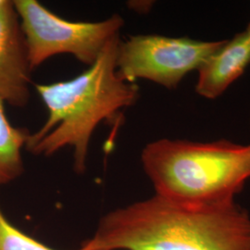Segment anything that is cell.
<instances>
[{"instance_id": "cell-1", "label": "cell", "mask_w": 250, "mask_h": 250, "mask_svg": "<svg viewBox=\"0 0 250 250\" xmlns=\"http://www.w3.org/2000/svg\"><path fill=\"white\" fill-rule=\"evenodd\" d=\"M85 250H250V212L235 201L192 206L154 195L99 220Z\"/></svg>"}, {"instance_id": "cell-2", "label": "cell", "mask_w": 250, "mask_h": 250, "mask_svg": "<svg viewBox=\"0 0 250 250\" xmlns=\"http://www.w3.org/2000/svg\"><path fill=\"white\" fill-rule=\"evenodd\" d=\"M120 42V36L113 39L96 62L71 80L36 84L47 119L30 134L27 151L48 157L70 146L74 151V170L77 173L85 170L90 139L98 125L115 119L139 98L136 83L126 82L117 72Z\"/></svg>"}, {"instance_id": "cell-3", "label": "cell", "mask_w": 250, "mask_h": 250, "mask_svg": "<svg viewBox=\"0 0 250 250\" xmlns=\"http://www.w3.org/2000/svg\"><path fill=\"white\" fill-rule=\"evenodd\" d=\"M155 195L181 204L214 206L235 201L250 179V145L162 138L141 154Z\"/></svg>"}, {"instance_id": "cell-4", "label": "cell", "mask_w": 250, "mask_h": 250, "mask_svg": "<svg viewBox=\"0 0 250 250\" xmlns=\"http://www.w3.org/2000/svg\"><path fill=\"white\" fill-rule=\"evenodd\" d=\"M26 41L32 70L60 54H71L88 66L120 36L124 19L114 14L97 22L71 21L45 9L36 0L13 1Z\"/></svg>"}, {"instance_id": "cell-5", "label": "cell", "mask_w": 250, "mask_h": 250, "mask_svg": "<svg viewBox=\"0 0 250 250\" xmlns=\"http://www.w3.org/2000/svg\"><path fill=\"white\" fill-rule=\"evenodd\" d=\"M225 42L159 35L130 36L119 44L117 72L129 83L144 79L174 89L189 72L197 71Z\"/></svg>"}, {"instance_id": "cell-6", "label": "cell", "mask_w": 250, "mask_h": 250, "mask_svg": "<svg viewBox=\"0 0 250 250\" xmlns=\"http://www.w3.org/2000/svg\"><path fill=\"white\" fill-rule=\"evenodd\" d=\"M18 13L13 1L0 2V99L14 107L30 100L31 72Z\"/></svg>"}, {"instance_id": "cell-7", "label": "cell", "mask_w": 250, "mask_h": 250, "mask_svg": "<svg viewBox=\"0 0 250 250\" xmlns=\"http://www.w3.org/2000/svg\"><path fill=\"white\" fill-rule=\"evenodd\" d=\"M250 64V42L243 32L226 40L197 70V95L208 99H218L241 76Z\"/></svg>"}, {"instance_id": "cell-8", "label": "cell", "mask_w": 250, "mask_h": 250, "mask_svg": "<svg viewBox=\"0 0 250 250\" xmlns=\"http://www.w3.org/2000/svg\"><path fill=\"white\" fill-rule=\"evenodd\" d=\"M26 128L15 127L9 123L5 102L0 99V187L13 182L23 170L21 149L30 136Z\"/></svg>"}, {"instance_id": "cell-9", "label": "cell", "mask_w": 250, "mask_h": 250, "mask_svg": "<svg viewBox=\"0 0 250 250\" xmlns=\"http://www.w3.org/2000/svg\"><path fill=\"white\" fill-rule=\"evenodd\" d=\"M0 250H59L21 232L9 223L0 208ZM76 250H85L81 247Z\"/></svg>"}, {"instance_id": "cell-10", "label": "cell", "mask_w": 250, "mask_h": 250, "mask_svg": "<svg viewBox=\"0 0 250 250\" xmlns=\"http://www.w3.org/2000/svg\"><path fill=\"white\" fill-rule=\"evenodd\" d=\"M136 12H147L151 9L152 1H132L128 4Z\"/></svg>"}, {"instance_id": "cell-11", "label": "cell", "mask_w": 250, "mask_h": 250, "mask_svg": "<svg viewBox=\"0 0 250 250\" xmlns=\"http://www.w3.org/2000/svg\"><path fill=\"white\" fill-rule=\"evenodd\" d=\"M245 33H246V35L248 36V39H249V42H250V24H249V26L247 28V30L245 31Z\"/></svg>"}, {"instance_id": "cell-12", "label": "cell", "mask_w": 250, "mask_h": 250, "mask_svg": "<svg viewBox=\"0 0 250 250\" xmlns=\"http://www.w3.org/2000/svg\"><path fill=\"white\" fill-rule=\"evenodd\" d=\"M1 1H2V0H0V2H1Z\"/></svg>"}]
</instances>
